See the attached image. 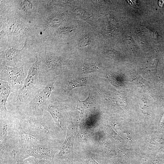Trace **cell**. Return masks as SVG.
Segmentation results:
<instances>
[{
    "label": "cell",
    "instance_id": "cell-1",
    "mask_svg": "<svg viewBox=\"0 0 164 164\" xmlns=\"http://www.w3.org/2000/svg\"><path fill=\"white\" fill-rule=\"evenodd\" d=\"M36 61L29 69L22 88L10 95L7 104L10 113L22 114L25 111L39 90L44 84L40 75V60L37 56Z\"/></svg>",
    "mask_w": 164,
    "mask_h": 164
},
{
    "label": "cell",
    "instance_id": "cell-2",
    "mask_svg": "<svg viewBox=\"0 0 164 164\" xmlns=\"http://www.w3.org/2000/svg\"><path fill=\"white\" fill-rule=\"evenodd\" d=\"M15 114L25 131L59 142V131L52 116L47 111L38 115Z\"/></svg>",
    "mask_w": 164,
    "mask_h": 164
},
{
    "label": "cell",
    "instance_id": "cell-3",
    "mask_svg": "<svg viewBox=\"0 0 164 164\" xmlns=\"http://www.w3.org/2000/svg\"><path fill=\"white\" fill-rule=\"evenodd\" d=\"M14 131L8 144V150L15 151L25 146L35 145L58 147L59 143L46 138L27 132L22 127L17 116Z\"/></svg>",
    "mask_w": 164,
    "mask_h": 164
},
{
    "label": "cell",
    "instance_id": "cell-4",
    "mask_svg": "<svg viewBox=\"0 0 164 164\" xmlns=\"http://www.w3.org/2000/svg\"><path fill=\"white\" fill-rule=\"evenodd\" d=\"M54 81L44 84L38 91L25 111L21 114L38 115L42 114L53 94Z\"/></svg>",
    "mask_w": 164,
    "mask_h": 164
},
{
    "label": "cell",
    "instance_id": "cell-5",
    "mask_svg": "<svg viewBox=\"0 0 164 164\" xmlns=\"http://www.w3.org/2000/svg\"><path fill=\"white\" fill-rule=\"evenodd\" d=\"M29 71L25 69L24 65L13 67L1 64L0 80L8 82L15 92L23 87Z\"/></svg>",
    "mask_w": 164,
    "mask_h": 164
},
{
    "label": "cell",
    "instance_id": "cell-6",
    "mask_svg": "<svg viewBox=\"0 0 164 164\" xmlns=\"http://www.w3.org/2000/svg\"><path fill=\"white\" fill-rule=\"evenodd\" d=\"M59 147H48L30 145L22 148L15 152L17 161L25 160L30 157L54 159Z\"/></svg>",
    "mask_w": 164,
    "mask_h": 164
},
{
    "label": "cell",
    "instance_id": "cell-7",
    "mask_svg": "<svg viewBox=\"0 0 164 164\" xmlns=\"http://www.w3.org/2000/svg\"><path fill=\"white\" fill-rule=\"evenodd\" d=\"M16 115L10 113L4 117H0V154L5 151L8 143L13 134L16 122Z\"/></svg>",
    "mask_w": 164,
    "mask_h": 164
},
{
    "label": "cell",
    "instance_id": "cell-8",
    "mask_svg": "<svg viewBox=\"0 0 164 164\" xmlns=\"http://www.w3.org/2000/svg\"><path fill=\"white\" fill-rule=\"evenodd\" d=\"M14 92L11 85L8 82L0 80V117H4L8 114L7 104L11 94Z\"/></svg>",
    "mask_w": 164,
    "mask_h": 164
},
{
    "label": "cell",
    "instance_id": "cell-9",
    "mask_svg": "<svg viewBox=\"0 0 164 164\" xmlns=\"http://www.w3.org/2000/svg\"><path fill=\"white\" fill-rule=\"evenodd\" d=\"M87 82V79L85 78L68 80L62 85L61 89L63 92L67 95L74 89L85 86Z\"/></svg>",
    "mask_w": 164,
    "mask_h": 164
},
{
    "label": "cell",
    "instance_id": "cell-10",
    "mask_svg": "<svg viewBox=\"0 0 164 164\" xmlns=\"http://www.w3.org/2000/svg\"><path fill=\"white\" fill-rule=\"evenodd\" d=\"M28 159L30 164H54V159H38L32 157Z\"/></svg>",
    "mask_w": 164,
    "mask_h": 164
},
{
    "label": "cell",
    "instance_id": "cell-11",
    "mask_svg": "<svg viewBox=\"0 0 164 164\" xmlns=\"http://www.w3.org/2000/svg\"><path fill=\"white\" fill-rule=\"evenodd\" d=\"M16 162L10 157H4L1 158V164H15Z\"/></svg>",
    "mask_w": 164,
    "mask_h": 164
},
{
    "label": "cell",
    "instance_id": "cell-12",
    "mask_svg": "<svg viewBox=\"0 0 164 164\" xmlns=\"http://www.w3.org/2000/svg\"><path fill=\"white\" fill-rule=\"evenodd\" d=\"M97 69V67L95 65H89L84 66L83 70L84 73H88L94 72Z\"/></svg>",
    "mask_w": 164,
    "mask_h": 164
},
{
    "label": "cell",
    "instance_id": "cell-13",
    "mask_svg": "<svg viewBox=\"0 0 164 164\" xmlns=\"http://www.w3.org/2000/svg\"><path fill=\"white\" fill-rule=\"evenodd\" d=\"M90 41V37L85 36L82 38L79 41V45L81 46H86L89 44Z\"/></svg>",
    "mask_w": 164,
    "mask_h": 164
},
{
    "label": "cell",
    "instance_id": "cell-14",
    "mask_svg": "<svg viewBox=\"0 0 164 164\" xmlns=\"http://www.w3.org/2000/svg\"><path fill=\"white\" fill-rule=\"evenodd\" d=\"M15 164H30V163L28 159H27L24 160L17 161Z\"/></svg>",
    "mask_w": 164,
    "mask_h": 164
}]
</instances>
